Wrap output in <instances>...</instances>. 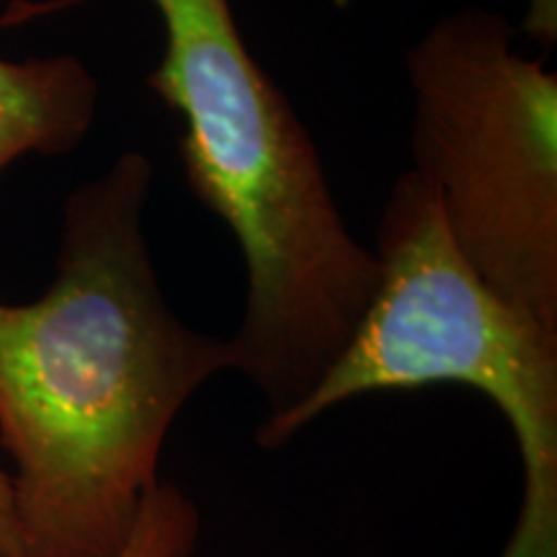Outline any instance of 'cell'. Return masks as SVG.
I'll return each mask as SVG.
<instances>
[{"mask_svg":"<svg viewBox=\"0 0 557 557\" xmlns=\"http://www.w3.org/2000/svg\"><path fill=\"white\" fill-rule=\"evenodd\" d=\"M152 178L129 150L78 186L52 287L0 302V444L24 557L120 553L173 421L233 367L227 338L184 323L160 287L143 225Z\"/></svg>","mask_w":557,"mask_h":557,"instance_id":"1","label":"cell"},{"mask_svg":"<svg viewBox=\"0 0 557 557\" xmlns=\"http://www.w3.org/2000/svg\"><path fill=\"white\" fill-rule=\"evenodd\" d=\"M83 3L11 0L0 26ZM150 3L165 50L148 86L184 124L178 150L194 197L230 227L248 269L230 369L278 418L346 351L377 289V259L348 233L310 132L250 54L230 0Z\"/></svg>","mask_w":557,"mask_h":557,"instance_id":"2","label":"cell"},{"mask_svg":"<svg viewBox=\"0 0 557 557\" xmlns=\"http://www.w3.org/2000/svg\"><path fill=\"white\" fill-rule=\"evenodd\" d=\"M377 289L331 372L256 442L278 449L341 403L442 382L475 387L519 444L524 498L500 557H557V331L487 287L451 240L436 194L413 169L377 225Z\"/></svg>","mask_w":557,"mask_h":557,"instance_id":"3","label":"cell"},{"mask_svg":"<svg viewBox=\"0 0 557 557\" xmlns=\"http://www.w3.org/2000/svg\"><path fill=\"white\" fill-rule=\"evenodd\" d=\"M487 9L444 13L406 54L413 171L487 287L557 331V75Z\"/></svg>","mask_w":557,"mask_h":557,"instance_id":"4","label":"cell"},{"mask_svg":"<svg viewBox=\"0 0 557 557\" xmlns=\"http://www.w3.org/2000/svg\"><path fill=\"white\" fill-rule=\"evenodd\" d=\"M99 83L73 54L0 58V173L24 156L58 158L86 139Z\"/></svg>","mask_w":557,"mask_h":557,"instance_id":"5","label":"cell"},{"mask_svg":"<svg viewBox=\"0 0 557 557\" xmlns=\"http://www.w3.org/2000/svg\"><path fill=\"white\" fill-rule=\"evenodd\" d=\"M201 513L176 483H160L145 496L127 542L114 557H194Z\"/></svg>","mask_w":557,"mask_h":557,"instance_id":"6","label":"cell"},{"mask_svg":"<svg viewBox=\"0 0 557 557\" xmlns=\"http://www.w3.org/2000/svg\"><path fill=\"white\" fill-rule=\"evenodd\" d=\"M519 32L527 34L529 41L545 54L553 50L557 41V0H527Z\"/></svg>","mask_w":557,"mask_h":557,"instance_id":"7","label":"cell"},{"mask_svg":"<svg viewBox=\"0 0 557 557\" xmlns=\"http://www.w3.org/2000/svg\"><path fill=\"white\" fill-rule=\"evenodd\" d=\"M0 557H24L21 555L16 511H13L11 475L3 468H0Z\"/></svg>","mask_w":557,"mask_h":557,"instance_id":"8","label":"cell"}]
</instances>
